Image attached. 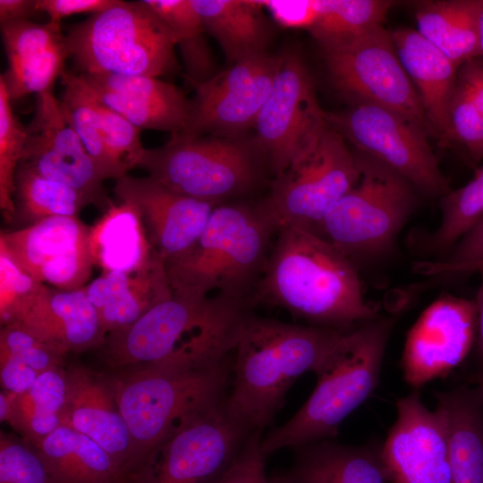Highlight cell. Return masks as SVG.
<instances>
[{
  "mask_svg": "<svg viewBox=\"0 0 483 483\" xmlns=\"http://www.w3.org/2000/svg\"><path fill=\"white\" fill-rule=\"evenodd\" d=\"M249 301L341 332L379 316L365 300L357 267L321 236L294 226L280 227Z\"/></svg>",
  "mask_w": 483,
  "mask_h": 483,
  "instance_id": "cell-1",
  "label": "cell"
},
{
  "mask_svg": "<svg viewBox=\"0 0 483 483\" xmlns=\"http://www.w3.org/2000/svg\"><path fill=\"white\" fill-rule=\"evenodd\" d=\"M248 301L177 293L139 320L105 336L97 348L111 369L148 364L214 366L233 357L253 313Z\"/></svg>",
  "mask_w": 483,
  "mask_h": 483,
  "instance_id": "cell-2",
  "label": "cell"
},
{
  "mask_svg": "<svg viewBox=\"0 0 483 483\" xmlns=\"http://www.w3.org/2000/svg\"><path fill=\"white\" fill-rule=\"evenodd\" d=\"M345 333L252 313L233 354L234 377L224 399L228 415L249 432L262 431L300 376L323 371Z\"/></svg>",
  "mask_w": 483,
  "mask_h": 483,
  "instance_id": "cell-3",
  "label": "cell"
},
{
  "mask_svg": "<svg viewBox=\"0 0 483 483\" xmlns=\"http://www.w3.org/2000/svg\"><path fill=\"white\" fill-rule=\"evenodd\" d=\"M279 229L266 198L216 206L196 242L165 263L173 293L249 301Z\"/></svg>",
  "mask_w": 483,
  "mask_h": 483,
  "instance_id": "cell-4",
  "label": "cell"
},
{
  "mask_svg": "<svg viewBox=\"0 0 483 483\" xmlns=\"http://www.w3.org/2000/svg\"><path fill=\"white\" fill-rule=\"evenodd\" d=\"M233 361L138 365L111 375L131 438L127 479L170 436L225 399Z\"/></svg>",
  "mask_w": 483,
  "mask_h": 483,
  "instance_id": "cell-5",
  "label": "cell"
},
{
  "mask_svg": "<svg viewBox=\"0 0 483 483\" xmlns=\"http://www.w3.org/2000/svg\"><path fill=\"white\" fill-rule=\"evenodd\" d=\"M394 318L380 317L344 334L312 394L285 424L261 440L267 456L285 447L335 439L344 419L373 393L379 377Z\"/></svg>",
  "mask_w": 483,
  "mask_h": 483,
  "instance_id": "cell-6",
  "label": "cell"
},
{
  "mask_svg": "<svg viewBox=\"0 0 483 483\" xmlns=\"http://www.w3.org/2000/svg\"><path fill=\"white\" fill-rule=\"evenodd\" d=\"M137 166L170 190L216 205L248 199L269 172L254 140L182 131L162 147L144 148Z\"/></svg>",
  "mask_w": 483,
  "mask_h": 483,
  "instance_id": "cell-7",
  "label": "cell"
},
{
  "mask_svg": "<svg viewBox=\"0 0 483 483\" xmlns=\"http://www.w3.org/2000/svg\"><path fill=\"white\" fill-rule=\"evenodd\" d=\"M65 41L79 73L157 78L180 70L171 30L144 0H117L72 26Z\"/></svg>",
  "mask_w": 483,
  "mask_h": 483,
  "instance_id": "cell-8",
  "label": "cell"
},
{
  "mask_svg": "<svg viewBox=\"0 0 483 483\" xmlns=\"http://www.w3.org/2000/svg\"><path fill=\"white\" fill-rule=\"evenodd\" d=\"M356 184L330 209L318 235L357 263L390 251L419 205V191L396 171L360 151Z\"/></svg>",
  "mask_w": 483,
  "mask_h": 483,
  "instance_id": "cell-9",
  "label": "cell"
},
{
  "mask_svg": "<svg viewBox=\"0 0 483 483\" xmlns=\"http://www.w3.org/2000/svg\"><path fill=\"white\" fill-rule=\"evenodd\" d=\"M330 80L352 104L395 111L431 134L418 94L398 57L391 31L377 26L321 47Z\"/></svg>",
  "mask_w": 483,
  "mask_h": 483,
  "instance_id": "cell-10",
  "label": "cell"
},
{
  "mask_svg": "<svg viewBox=\"0 0 483 483\" xmlns=\"http://www.w3.org/2000/svg\"><path fill=\"white\" fill-rule=\"evenodd\" d=\"M354 152L329 124L316 147L269 183L266 198L280 227L318 233L330 209L358 182Z\"/></svg>",
  "mask_w": 483,
  "mask_h": 483,
  "instance_id": "cell-11",
  "label": "cell"
},
{
  "mask_svg": "<svg viewBox=\"0 0 483 483\" xmlns=\"http://www.w3.org/2000/svg\"><path fill=\"white\" fill-rule=\"evenodd\" d=\"M327 123L358 151L383 162L423 195L442 198L450 191L428 143V133L406 116L369 104L326 112Z\"/></svg>",
  "mask_w": 483,
  "mask_h": 483,
  "instance_id": "cell-12",
  "label": "cell"
},
{
  "mask_svg": "<svg viewBox=\"0 0 483 483\" xmlns=\"http://www.w3.org/2000/svg\"><path fill=\"white\" fill-rule=\"evenodd\" d=\"M256 146L274 178L308 155L328 127L301 58L282 55L271 91L255 122Z\"/></svg>",
  "mask_w": 483,
  "mask_h": 483,
  "instance_id": "cell-13",
  "label": "cell"
},
{
  "mask_svg": "<svg viewBox=\"0 0 483 483\" xmlns=\"http://www.w3.org/2000/svg\"><path fill=\"white\" fill-rule=\"evenodd\" d=\"M250 433L228 415L223 400L158 445L127 483H215Z\"/></svg>",
  "mask_w": 483,
  "mask_h": 483,
  "instance_id": "cell-14",
  "label": "cell"
},
{
  "mask_svg": "<svg viewBox=\"0 0 483 483\" xmlns=\"http://www.w3.org/2000/svg\"><path fill=\"white\" fill-rule=\"evenodd\" d=\"M282 62L267 52L240 61L193 85L190 116L182 130L192 135L236 132L254 126Z\"/></svg>",
  "mask_w": 483,
  "mask_h": 483,
  "instance_id": "cell-15",
  "label": "cell"
},
{
  "mask_svg": "<svg viewBox=\"0 0 483 483\" xmlns=\"http://www.w3.org/2000/svg\"><path fill=\"white\" fill-rule=\"evenodd\" d=\"M89 227L78 216H51L1 233L0 246L28 275L62 290L86 286L93 261Z\"/></svg>",
  "mask_w": 483,
  "mask_h": 483,
  "instance_id": "cell-16",
  "label": "cell"
},
{
  "mask_svg": "<svg viewBox=\"0 0 483 483\" xmlns=\"http://www.w3.org/2000/svg\"><path fill=\"white\" fill-rule=\"evenodd\" d=\"M476 319L475 301L444 295L432 302L407 334L404 381L417 390L460 365L476 341Z\"/></svg>",
  "mask_w": 483,
  "mask_h": 483,
  "instance_id": "cell-17",
  "label": "cell"
},
{
  "mask_svg": "<svg viewBox=\"0 0 483 483\" xmlns=\"http://www.w3.org/2000/svg\"><path fill=\"white\" fill-rule=\"evenodd\" d=\"M397 418L381 444L390 483H452L445 417L429 411L418 390L396 402Z\"/></svg>",
  "mask_w": 483,
  "mask_h": 483,
  "instance_id": "cell-18",
  "label": "cell"
},
{
  "mask_svg": "<svg viewBox=\"0 0 483 483\" xmlns=\"http://www.w3.org/2000/svg\"><path fill=\"white\" fill-rule=\"evenodd\" d=\"M22 161L39 175L64 183L104 211L112 204L92 159L63 114L52 90L37 95L32 120L26 126Z\"/></svg>",
  "mask_w": 483,
  "mask_h": 483,
  "instance_id": "cell-19",
  "label": "cell"
},
{
  "mask_svg": "<svg viewBox=\"0 0 483 483\" xmlns=\"http://www.w3.org/2000/svg\"><path fill=\"white\" fill-rule=\"evenodd\" d=\"M114 191L137 208L153 250L165 263L196 242L217 206L170 190L150 176L124 175L115 180Z\"/></svg>",
  "mask_w": 483,
  "mask_h": 483,
  "instance_id": "cell-20",
  "label": "cell"
},
{
  "mask_svg": "<svg viewBox=\"0 0 483 483\" xmlns=\"http://www.w3.org/2000/svg\"><path fill=\"white\" fill-rule=\"evenodd\" d=\"M61 426L71 428L100 445L118 465L127 482L131 438L118 406L112 376L82 365L66 369Z\"/></svg>",
  "mask_w": 483,
  "mask_h": 483,
  "instance_id": "cell-21",
  "label": "cell"
},
{
  "mask_svg": "<svg viewBox=\"0 0 483 483\" xmlns=\"http://www.w3.org/2000/svg\"><path fill=\"white\" fill-rule=\"evenodd\" d=\"M80 74L97 98L140 131L174 133L187 125L191 101L172 83L144 75Z\"/></svg>",
  "mask_w": 483,
  "mask_h": 483,
  "instance_id": "cell-22",
  "label": "cell"
},
{
  "mask_svg": "<svg viewBox=\"0 0 483 483\" xmlns=\"http://www.w3.org/2000/svg\"><path fill=\"white\" fill-rule=\"evenodd\" d=\"M13 324L65 354L97 349L105 339L84 287L62 290L44 284Z\"/></svg>",
  "mask_w": 483,
  "mask_h": 483,
  "instance_id": "cell-23",
  "label": "cell"
},
{
  "mask_svg": "<svg viewBox=\"0 0 483 483\" xmlns=\"http://www.w3.org/2000/svg\"><path fill=\"white\" fill-rule=\"evenodd\" d=\"M398 57L421 104L431 134L443 147L453 143L449 105L458 67L425 39L417 30L391 31Z\"/></svg>",
  "mask_w": 483,
  "mask_h": 483,
  "instance_id": "cell-24",
  "label": "cell"
},
{
  "mask_svg": "<svg viewBox=\"0 0 483 483\" xmlns=\"http://www.w3.org/2000/svg\"><path fill=\"white\" fill-rule=\"evenodd\" d=\"M84 290L105 336L132 325L173 294L165 262L159 257L137 271L102 273Z\"/></svg>",
  "mask_w": 483,
  "mask_h": 483,
  "instance_id": "cell-25",
  "label": "cell"
},
{
  "mask_svg": "<svg viewBox=\"0 0 483 483\" xmlns=\"http://www.w3.org/2000/svg\"><path fill=\"white\" fill-rule=\"evenodd\" d=\"M289 483H390L380 444L350 445L325 439L294 448Z\"/></svg>",
  "mask_w": 483,
  "mask_h": 483,
  "instance_id": "cell-26",
  "label": "cell"
},
{
  "mask_svg": "<svg viewBox=\"0 0 483 483\" xmlns=\"http://www.w3.org/2000/svg\"><path fill=\"white\" fill-rule=\"evenodd\" d=\"M93 265L106 272H133L157 257L137 208L125 201L112 204L89 230ZM160 258V257H159Z\"/></svg>",
  "mask_w": 483,
  "mask_h": 483,
  "instance_id": "cell-27",
  "label": "cell"
},
{
  "mask_svg": "<svg viewBox=\"0 0 483 483\" xmlns=\"http://www.w3.org/2000/svg\"><path fill=\"white\" fill-rule=\"evenodd\" d=\"M446 420L452 483H483V388L435 394Z\"/></svg>",
  "mask_w": 483,
  "mask_h": 483,
  "instance_id": "cell-28",
  "label": "cell"
},
{
  "mask_svg": "<svg viewBox=\"0 0 483 483\" xmlns=\"http://www.w3.org/2000/svg\"><path fill=\"white\" fill-rule=\"evenodd\" d=\"M35 448L55 483H127L100 445L71 428L60 426Z\"/></svg>",
  "mask_w": 483,
  "mask_h": 483,
  "instance_id": "cell-29",
  "label": "cell"
},
{
  "mask_svg": "<svg viewBox=\"0 0 483 483\" xmlns=\"http://www.w3.org/2000/svg\"><path fill=\"white\" fill-rule=\"evenodd\" d=\"M232 64L266 53L269 30L258 0H191Z\"/></svg>",
  "mask_w": 483,
  "mask_h": 483,
  "instance_id": "cell-30",
  "label": "cell"
},
{
  "mask_svg": "<svg viewBox=\"0 0 483 483\" xmlns=\"http://www.w3.org/2000/svg\"><path fill=\"white\" fill-rule=\"evenodd\" d=\"M479 0L423 3L415 13L417 31L457 67L479 56Z\"/></svg>",
  "mask_w": 483,
  "mask_h": 483,
  "instance_id": "cell-31",
  "label": "cell"
},
{
  "mask_svg": "<svg viewBox=\"0 0 483 483\" xmlns=\"http://www.w3.org/2000/svg\"><path fill=\"white\" fill-rule=\"evenodd\" d=\"M64 87L60 106L65 120L79 137L92 159L100 177L119 179L129 171L111 154L106 143L94 95L80 73L64 71L61 76Z\"/></svg>",
  "mask_w": 483,
  "mask_h": 483,
  "instance_id": "cell-32",
  "label": "cell"
},
{
  "mask_svg": "<svg viewBox=\"0 0 483 483\" xmlns=\"http://www.w3.org/2000/svg\"><path fill=\"white\" fill-rule=\"evenodd\" d=\"M65 395L66 369H51L42 373L28 391L14 394L6 422L35 447L61 426Z\"/></svg>",
  "mask_w": 483,
  "mask_h": 483,
  "instance_id": "cell-33",
  "label": "cell"
},
{
  "mask_svg": "<svg viewBox=\"0 0 483 483\" xmlns=\"http://www.w3.org/2000/svg\"><path fill=\"white\" fill-rule=\"evenodd\" d=\"M171 30L191 85L205 82L216 72V62L205 38L206 30L191 0H144Z\"/></svg>",
  "mask_w": 483,
  "mask_h": 483,
  "instance_id": "cell-34",
  "label": "cell"
},
{
  "mask_svg": "<svg viewBox=\"0 0 483 483\" xmlns=\"http://www.w3.org/2000/svg\"><path fill=\"white\" fill-rule=\"evenodd\" d=\"M13 200V220L24 226L51 216H78L91 204L82 193L39 175L24 163L15 175Z\"/></svg>",
  "mask_w": 483,
  "mask_h": 483,
  "instance_id": "cell-35",
  "label": "cell"
},
{
  "mask_svg": "<svg viewBox=\"0 0 483 483\" xmlns=\"http://www.w3.org/2000/svg\"><path fill=\"white\" fill-rule=\"evenodd\" d=\"M453 143H459L474 162L483 159V57L462 64L457 69L449 105Z\"/></svg>",
  "mask_w": 483,
  "mask_h": 483,
  "instance_id": "cell-36",
  "label": "cell"
},
{
  "mask_svg": "<svg viewBox=\"0 0 483 483\" xmlns=\"http://www.w3.org/2000/svg\"><path fill=\"white\" fill-rule=\"evenodd\" d=\"M393 2L318 0V14L309 30L320 47L335 44L384 24Z\"/></svg>",
  "mask_w": 483,
  "mask_h": 483,
  "instance_id": "cell-37",
  "label": "cell"
},
{
  "mask_svg": "<svg viewBox=\"0 0 483 483\" xmlns=\"http://www.w3.org/2000/svg\"><path fill=\"white\" fill-rule=\"evenodd\" d=\"M438 227L426 241V250L449 254L458 241L483 216V167L462 187L440 198Z\"/></svg>",
  "mask_w": 483,
  "mask_h": 483,
  "instance_id": "cell-38",
  "label": "cell"
},
{
  "mask_svg": "<svg viewBox=\"0 0 483 483\" xmlns=\"http://www.w3.org/2000/svg\"><path fill=\"white\" fill-rule=\"evenodd\" d=\"M11 101L0 77V208L7 223L13 220L15 214V175L27 140L26 126L14 114Z\"/></svg>",
  "mask_w": 483,
  "mask_h": 483,
  "instance_id": "cell-39",
  "label": "cell"
},
{
  "mask_svg": "<svg viewBox=\"0 0 483 483\" xmlns=\"http://www.w3.org/2000/svg\"><path fill=\"white\" fill-rule=\"evenodd\" d=\"M70 56L65 39L33 56L13 70H6L3 79L11 100L26 95L52 90L55 80L65 71Z\"/></svg>",
  "mask_w": 483,
  "mask_h": 483,
  "instance_id": "cell-40",
  "label": "cell"
},
{
  "mask_svg": "<svg viewBox=\"0 0 483 483\" xmlns=\"http://www.w3.org/2000/svg\"><path fill=\"white\" fill-rule=\"evenodd\" d=\"M2 38L8 60L7 70H13L36 55L65 39L61 23L38 24L27 21L1 25Z\"/></svg>",
  "mask_w": 483,
  "mask_h": 483,
  "instance_id": "cell-41",
  "label": "cell"
},
{
  "mask_svg": "<svg viewBox=\"0 0 483 483\" xmlns=\"http://www.w3.org/2000/svg\"><path fill=\"white\" fill-rule=\"evenodd\" d=\"M0 483H55L37 449L0 433Z\"/></svg>",
  "mask_w": 483,
  "mask_h": 483,
  "instance_id": "cell-42",
  "label": "cell"
},
{
  "mask_svg": "<svg viewBox=\"0 0 483 483\" xmlns=\"http://www.w3.org/2000/svg\"><path fill=\"white\" fill-rule=\"evenodd\" d=\"M44 284L24 272L0 246L1 326L14 323Z\"/></svg>",
  "mask_w": 483,
  "mask_h": 483,
  "instance_id": "cell-43",
  "label": "cell"
},
{
  "mask_svg": "<svg viewBox=\"0 0 483 483\" xmlns=\"http://www.w3.org/2000/svg\"><path fill=\"white\" fill-rule=\"evenodd\" d=\"M65 353L15 324L1 326L0 356L13 357L39 375L64 366Z\"/></svg>",
  "mask_w": 483,
  "mask_h": 483,
  "instance_id": "cell-44",
  "label": "cell"
},
{
  "mask_svg": "<svg viewBox=\"0 0 483 483\" xmlns=\"http://www.w3.org/2000/svg\"><path fill=\"white\" fill-rule=\"evenodd\" d=\"M93 95L95 108L108 149L128 170L136 167V162L144 149L140 139V131L106 106L94 93Z\"/></svg>",
  "mask_w": 483,
  "mask_h": 483,
  "instance_id": "cell-45",
  "label": "cell"
},
{
  "mask_svg": "<svg viewBox=\"0 0 483 483\" xmlns=\"http://www.w3.org/2000/svg\"><path fill=\"white\" fill-rule=\"evenodd\" d=\"M482 263L483 216L458 241L445 259L419 263L416 270L426 275H458L471 273Z\"/></svg>",
  "mask_w": 483,
  "mask_h": 483,
  "instance_id": "cell-46",
  "label": "cell"
},
{
  "mask_svg": "<svg viewBox=\"0 0 483 483\" xmlns=\"http://www.w3.org/2000/svg\"><path fill=\"white\" fill-rule=\"evenodd\" d=\"M261 433L248 436L231 466L215 483H289L284 473L267 475Z\"/></svg>",
  "mask_w": 483,
  "mask_h": 483,
  "instance_id": "cell-47",
  "label": "cell"
},
{
  "mask_svg": "<svg viewBox=\"0 0 483 483\" xmlns=\"http://www.w3.org/2000/svg\"><path fill=\"white\" fill-rule=\"evenodd\" d=\"M274 21L287 29L309 30L318 14V0H258Z\"/></svg>",
  "mask_w": 483,
  "mask_h": 483,
  "instance_id": "cell-48",
  "label": "cell"
},
{
  "mask_svg": "<svg viewBox=\"0 0 483 483\" xmlns=\"http://www.w3.org/2000/svg\"><path fill=\"white\" fill-rule=\"evenodd\" d=\"M117 0H37L38 12L46 13L49 21L61 23V20L79 13L94 14L114 5Z\"/></svg>",
  "mask_w": 483,
  "mask_h": 483,
  "instance_id": "cell-49",
  "label": "cell"
},
{
  "mask_svg": "<svg viewBox=\"0 0 483 483\" xmlns=\"http://www.w3.org/2000/svg\"><path fill=\"white\" fill-rule=\"evenodd\" d=\"M40 375L19 360L0 356V382L3 391L21 394L28 391Z\"/></svg>",
  "mask_w": 483,
  "mask_h": 483,
  "instance_id": "cell-50",
  "label": "cell"
},
{
  "mask_svg": "<svg viewBox=\"0 0 483 483\" xmlns=\"http://www.w3.org/2000/svg\"><path fill=\"white\" fill-rule=\"evenodd\" d=\"M37 0H0V23L1 25L30 20L38 13Z\"/></svg>",
  "mask_w": 483,
  "mask_h": 483,
  "instance_id": "cell-51",
  "label": "cell"
},
{
  "mask_svg": "<svg viewBox=\"0 0 483 483\" xmlns=\"http://www.w3.org/2000/svg\"><path fill=\"white\" fill-rule=\"evenodd\" d=\"M481 275L480 285L475 299L477 319H476V343L478 352L483 363V271Z\"/></svg>",
  "mask_w": 483,
  "mask_h": 483,
  "instance_id": "cell-52",
  "label": "cell"
},
{
  "mask_svg": "<svg viewBox=\"0 0 483 483\" xmlns=\"http://www.w3.org/2000/svg\"><path fill=\"white\" fill-rule=\"evenodd\" d=\"M479 56L483 57V0H479L478 12Z\"/></svg>",
  "mask_w": 483,
  "mask_h": 483,
  "instance_id": "cell-53",
  "label": "cell"
},
{
  "mask_svg": "<svg viewBox=\"0 0 483 483\" xmlns=\"http://www.w3.org/2000/svg\"><path fill=\"white\" fill-rule=\"evenodd\" d=\"M470 381L474 384L476 386L483 388V371L473 375Z\"/></svg>",
  "mask_w": 483,
  "mask_h": 483,
  "instance_id": "cell-54",
  "label": "cell"
},
{
  "mask_svg": "<svg viewBox=\"0 0 483 483\" xmlns=\"http://www.w3.org/2000/svg\"><path fill=\"white\" fill-rule=\"evenodd\" d=\"M481 271H483V263L480 264V265H479V266H477V267L471 271V273H472V272H481Z\"/></svg>",
  "mask_w": 483,
  "mask_h": 483,
  "instance_id": "cell-55",
  "label": "cell"
}]
</instances>
